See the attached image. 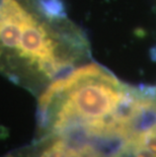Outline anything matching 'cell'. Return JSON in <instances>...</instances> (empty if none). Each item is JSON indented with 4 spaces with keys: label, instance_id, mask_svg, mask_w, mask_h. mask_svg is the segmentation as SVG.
<instances>
[{
    "label": "cell",
    "instance_id": "6da1fadb",
    "mask_svg": "<svg viewBox=\"0 0 156 157\" xmlns=\"http://www.w3.org/2000/svg\"><path fill=\"white\" fill-rule=\"evenodd\" d=\"M36 134L56 136L72 157H156V87L81 66L43 90Z\"/></svg>",
    "mask_w": 156,
    "mask_h": 157
}]
</instances>
